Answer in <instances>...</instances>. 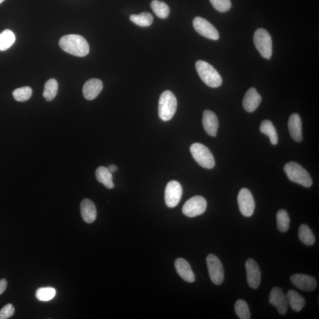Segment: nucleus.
<instances>
[{"instance_id":"f257e3e1","label":"nucleus","mask_w":319,"mask_h":319,"mask_svg":"<svg viewBox=\"0 0 319 319\" xmlns=\"http://www.w3.org/2000/svg\"><path fill=\"white\" fill-rule=\"evenodd\" d=\"M59 45L63 51L75 56L84 57L89 52L87 41L80 35L64 36L60 39Z\"/></svg>"},{"instance_id":"f03ea898","label":"nucleus","mask_w":319,"mask_h":319,"mask_svg":"<svg viewBox=\"0 0 319 319\" xmlns=\"http://www.w3.org/2000/svg\"><path fill=\"white\" fill-rule=\"evenodd\" d=\"M196 70L202 81L211 88L220 87L222 79L218 71L205 61L199 60L196 63Z\"/></svg>"},{"instance_id":"7ed1b4c3","label":"nucleus","mask_w":319,"mask_h":319,"mask_svg":"<svg viewBox=\"0 0 319 319\" xmlns=\"http://www.w3.org/2000/svg\"><path fill=\"white\" fill-rule=\"evenodd\" d=\"M285 171L292 182L306 188H309L312 185V179L310 174L299 164L293 161L287 163L285 166Z\"/></svg>"},{"instance_id":"20e7f679","label":"nucleus","mask_w":319,"mask_h":319,"mask_svg":"<svg viewBox=\"0 0 319 319\" xmlns=\"http://www.w3.org/2000/svg\"><path fill=\"white\" fill-rule=\"evenodd\" d=\"M178 107L177 99L170 91L163 92L159 102V115L161 120L168 121L173 117Z\"/></svg>"},{"instance_id":"39448f33","label":"nucleus","mask_w":319,"mask_h":319,"mask_svg":"<svg viewBox=\"0 0 319 319\" xmlns=\"http://www.w3.org/2000/svg\"><path fill=\"white\" fill-rule=\"evenodd\" d=\"M192 155L200 166L212 169L215 166V161L212 153L208 148L200 143H196L191 147Z\"/></svg>"},{"instance_id":"423d86ee","label":"nucleus","mask_w":319,"mask_h":319,"mask_svg":"<svg viewBox=\"0 0 319 319\" xmlns=\"http://www.w3.org/2000/svg\"><path fill=\"white\" fill-rule=\"evenodd\" d=\"M254 44L264 58L270 59L272 54V41L268 32L259 28L256 31L254 37Z\"/></svg>"},{"instance_id":"0eeeda50","label":"nucleus","mask_w":319,"mask_h":319,"mask_svg":"<svg viewBox=\"0 0 319 319\" xmlns=\"http://www.w3.org/2000/svg\"><path fill=\"white\" fill-rule=\"evenodd\" d=\"M207 202L202 196H196L189 199L183 206L182 212L186 217L193 218L205 212Z\"/></svg>"},{"instance_id":"6e6552de","label":"nucleus","mask_w":319,"mask_h":319,"mask_svg":"<svg viewBox=\"0 0 319 319\" xmlns=\"http://www.w3.org/2000/svg\"><path fill=\"white\" fill-rule=\"evenodd\" d=\"M206 263L211 281L215 285H221L224 279V271L221 261L214 254H209L206 258Z\"/></svg>"},{"instance_id":"1a4fd4ad","label":"nucleus","mask_w":319,"mask_h":319,"mask_svg":"<svg viewBox=\"0 0 319 319\" xmlns=\"http://www.w3.org/2000/svg\"><path fill=\"white\" fill-rule=\"evenodd\" d=\"M183 189L180 183L172 181L168 182L165 190V202L168 207L173 208L180 202Z\"/></svg>"},{"instance_id":"9d476101","label":"nucleus","mask_w":319,"mask_h":319,"mask_svg":"<svg viewBox=\"0 0 319 319\" xmlns=\"http://www.w3.org/2000/svg\"><path fill=\"white\" fill-rule=\"evenodd\" d=\"M239 208L241 214L246 217H252L255 210V201L252 193L249 189L243 188L238 196Z\"/></svg>"},{"instance_id":"9b49d317","label":"nucleus","mask_w":319,"mask_h":319,"mask_svg":"<svg viewBox=\"0 0 319 319\" xmlns=\"http://www.w3.org/2000/svg\"><path fill=\"white\" fill-rule=\"evenodd\" d=\"M193 24L196 31L202 37L214 41H217L220 38L217 28L203 18L196 17Z\"/></svg>"},{"instance_id":"f8f14e48","label":"nucleus","mask_w":319,"mask_h":319,"mask_svg":"<svg viewBox=\"0 0 319 319\" xmlns=\"http://www.w3.org/2000/svg\"><path fill=\"white\" fill-rule=\"evenodd\" d=\"M269 302L274 306L281 315H285L288 310V300L281 288H274L271 290Z\"/></svg>"},{"instance_id":"ddd939ff","label":"nucleus","mask_w":319,"mask_h":319,"mask_svg":"<svg viewBox=\"0 0 319 319\" xmlns=\"http://www.w3.org/2000/svg\"><path fill=\"white\" fill-rule=\"evenodd\" d=\"M290 281L297 288L305 292L313 291L317 285L316 279L306 274H293L290 277Z\"/></svg>"},{"instance_id":"4468645a","label":"nucleus","mask_w":319,"mask_h":319,"mask_svg":"<svg viewBox=\"0 0 319 319\" xmlns=\"http://www.w3.org/2000/svg\"><path fill=\"white\" fill-rule=\"evenodd\" d=\"M247 282L250 288H259L261 282V271L259 265L253 259H249L245 263Z\"/></svg>"},{"instance_id":"2eb2a0df","label":"nucleus","mask_w":319,"mask_h":319,"mask_svg":"<svg viewBox=\"0 0 319 319\" xmlns=\"http://www.w3.org/2000/svg\"><path fill=\"white\" fill-rule=\"evenodd\" d=\"M103 84L98 79H91L84 85L83 94L84 97L91 101L95 99L102 90Z\"/></svg>"},{"instance_id":"dca6fc26","label":"nucleus","mask_w":319,"mask_h":319,"mask_svg":"<svg viewBox=\"0 0 319 319\" xmlns=\"http://www.w3.org/2000/svg\"><path fill=\"white\" fill-rule=\"evenodd\" d=\"M202 123L207 133L212 137H215L217 134L219 127V121L216 114L210 110L204 111Z\"/></svg>"},{"instance_id":"f3484780","label":"nucleus","mask_w":319,"mask_h":319,"mask_svg":"<svg viewBox=\"0 0 319 319\" xmlns=\"http://www.w3.org/2000/svg\"><path fill=\"white\" fill-rule=\"evenodd\" d=\"M261 102V96L256 89L252 88L246 92L243 100V107L247 112L253 113L257 109Z\"/></svg>"},{"instance_id":"a211bd4d","label":"nucleus","mask_w":319,"mask_h":319,"mask_svg":"<svg viewBox=\"0 0 319 319\" xmlns=\"http://www.w3.org/2000/svg\"><path fill=\"white\" fill-rule=\"evenodd\" d=\"M289 130L294 140L301 142L303 139L302 123L299 114H293L289 121Z\"/></svg>"},{"instance_id":"6ab92c4d","label":"nucleus","mask_w":319,"mask_h":319,"mask_svg":"<svg viewBox=\"0 0 319 319\" xmlns=\"http://www.w3.org/2000/svg\"><path fill=\"white\" fill-rule=\"evenodd\" d=\"M175 268L182 279L188 282L195 280V276L188 261L184 259H178L175 261Z\"/></svg>"},{"instance_id":"aec40b11","label":"nucleus","mask_w":319,"mask_h":319,"mask_svg":"<svg viewBox=\"0 0 319 319\" xmlns=\"http://www.w3.org/2000/svg\"><path fill=\"white\" fill-rule=\"evenodd\" d=\"M81 212L82 218L85 222L91 224L96 218L97 212L96 206L92 200L85 199L81 203Z\"/></svg>"},{"instance_id":"412c9836","label":"nucleus","mask_w":319,"mask_h":319,"mask_svg":"<svg viewBox=\"0 0 319 319\" xmlns=\"http://www.w3.org/2000/svg\"><path fill=\"white\" fill-rule=\"evenodd\" d=\"M286 296L288 303L294 311L299 312L303 309L305 305V300L295 290H290Z\"/></svg>"},{"instance_id":"4be33fe9","label":"nucleus","mask_w":319,"mask_h":319,"mask_svg":"<svg viewBox=\"0 0 319 319\" xmlns=\"http://www.w3.org/2000/svg\"><path fill=\"white\" fill-rule=\"evenodd\" d=\"M96 178L97 181L101 183L108 189L114 188L113 181V174L107 168L103 166L99 167L96 170Z\"/></svg>"},{"instance_id":"5701e85b","label":"nucleus","mask_w":319,"mask_h":319,"mask_svg":"<svg viewBox=\"0 0 319 319\" xmlns=\"http://www.w3.org/2000/svg\"><path fill=\"white\" fill-rule=\"evenodd\" d=\"M260 130L262 133L268 136L270 139L272 145H276L277 144L278 135L271 121L269 120L263 121L261 124Z\"/></svg>"},{"instance_id":"b1692460","label":"nucleus","mask_w":319,"mask_h":319,"mask_svg":"<svg viewBox=\"0 0 319 319\" xmlns=\"http://www.w3.org/2000/svg\"><path fill=\"white\" fill-rule=\"evenodd\" d=\"M16 41V36L10 30H5L0 33V51H5L12 47Z\"/></svg>"},{"instance_id":"393cba45","label":"nucleus","mask_w":319,"mask_h":319,"mask_svg":"<svg viewBox=\"0 0 319 319\" xmlns=\"http://www.w3.org/2000/svg\"><path fill=\"white\" fill-rule=\"evenodd\" d=\"M58 92V83L55 79H51L45 85L44 96L47 101H52Z\"/></svg>"},{"instance_id":"a878e982","label":"nucleus","mask_w":319,"mask_h":319,"mask_svg":"<svg viewBox=\"0 0 319 319\" xmlns=\"http://www.w3.org/2000/svg\"><path fill=\"white\" fill-rule=\"evenodd\" d=\"M132 22L141 27H149L153 22V17L148 12H144L139 14H132L130 16Z\"/></svg>"},{"instance_id":"bb28decb","label":"nucleus","mask_w":319,"mask_h":319,"mask_svg":"<svg viewBox=\"0 0 319 319\" xmlns=\"http://www.w3.org/2000/svg\"><path fill=\"white\" fill-rule=\"evenodd\" d=\"M151 7L154 13L160 19H166L169 16V7L163 2L159 1V0H153L151 3Z\"/></svg>"},{"instance_id":"cd10ccee","label":"nucleus","mask_w":319,"mask_h":319,"mask_svg":"<svg viewBox=\"0 0 319 319\" xmlns=\"http://www.w3.org/2000/svg\"><path fill=\"white\" fill-rule=\"evenodd\" d=\"M299 236L301 241L306 245H312L315 242V237L312 231L307 225L303 224L299 229Z\"/></svg>"},{"instance_id":"c85d7f7f","label":"nucleus","mask_w":319,"mask_h":319,"mask_svg":"<svg viewBox=\"0 0 319 319\" xmlns=\"http://www.w3.org/2000/svg\"><path fill=\"white\" fill-rule=\"evenodd\" d=\"M290 218L288 212L284 209H281L277 214V228L279 231L286 232L290 227Z\"/></svg>"},{"instance_id":"c756f323","label":"nucleus","mask_w":319,"mask_h":319,"mask_svg":"<svg viewBox=\"0 0 319 319\" xmlns=\"http://www.w3.org/2000/svg\"><path fill=\"white\" fill-rule=\"evenodd\" d=\"M235 310L236 315L241 319H250L251 313L248 304L244 300L239 299L235 304Z\"/></svg>"},{"instance_id":"7c9ffc66","label":"nucleus","mask_w":319,"mask_h":319,"mask_svg":"<svg viewBox=\"0 0 319 319\" xmlns=\"http://www.w3.org/2000/svg\"><path fill=\"white\" fill-rule=\"evenodd\" d=\"M32 89L29 87H24L15 89L13 92L14 99L18 102L28 101L31 97Z\"/></svg>"},{"instance_id":"2f4dec72","label":"nucleus","mask_w":319,"mask_h":319,"mask_svg":"<svg viewBox=\"0 0 319 319\" xmlns=\"http://www.w3.org/2000/svg\"><path fill=\"white\" fill-rule=\"evenodd\" d=\"M56 290L52 288H42L39 289L36 293L37 298L42 302H48L56 296Z\"/></svg>"},{"instance_id":"473e14b6","label":"nucleus","mask_w":319,"mask_h":319,"mask_svg":"<svg viewBox=\"0 0 319 319\" xmlns=\"http://www.w3.org/2000/svg\"><path fill=\"white\" fill-rule=\"evenodd\" d=\"M215 9L221 13L227 12L231 8V0H210Z\"/></svg>"},{"instance_id":"72a5a7b5","label":"nucleus","mask_w":319,"mask_h":319,"mask_svg":"<svg viewBox=\"0 0 319 319\" xmlns=\"http://www.w3.org/2000/svg\"><path fill=\"white\" fill-rule=\"evenodd\" d=\"M14 311L15 309L12 304H6L0 310V319H7L12 317L13 316Z\"/></svg>"},{"instance_id":"f704fd0d","label":"nucleus","mask_w":319,"mask_h":319,"mask_svg":"<svg viewBox=\"0 0 319 319\" xmlns=\"http://www.w3.org/2000/svg\"><path fill=\"white\" fill-rule=\"evenodd\" d=\"M7 286V281L6 279H0V295L6 291Z\"/></svg>"},{"instance_id":"c9c22d12","label":"nucleus","mask_w":319,"mask_h":319,"mask_svg":"<svg viewBox=\"0 0 319 319\" xmlns=\"http://www.w3.org/2000/svg\"><path fill=\"white\" fill-rule=\"evenodd\" d=\"M110 171L111 173H114L118 170V168L115 165H111L109 167L107 168Z\"/></svg>"},{"instance_id":"e433bc0d","label":"nucleus","mask_w":319,"mask_h":319,"mask_svg":"<svg viewBox=\"0 0 319 319\" xmlns=\"http://www.w3.org/2000/svg\"><path fill=\"white\" fill-rule=\"evenodd\" d=\"M5 0H0V5H1V4L3 2H5Z\"/></svg>"}]
</instances>
